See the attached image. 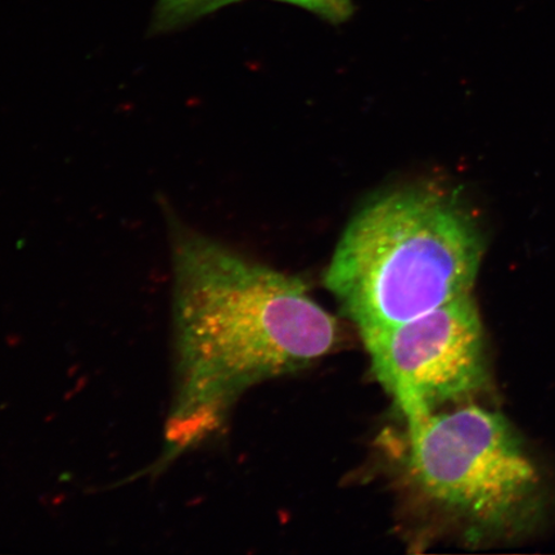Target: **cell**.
Segmentation results:
<instances>
[{"label": "cell", "instance_id": "cell-1", "mask_svg": "<svg viewBox=\"0 0 555 555\" xmlns=\"http://www.w3.org/2000/svg\"><path fill=\"white\" fill-rule=\"evenodd\" d=\"M162 207L177 276L179 436L189 442L249 388L327 357L339 327L301 280L192 231L165 199Z\"/></svg>", "mask_w": 555, "mask_h": 555}, {"label": "cell", "instance_id": "cell-2", "mask_svg": "<svg viewBox=\"0 0 555 555\" xmlns=\"http://www.w3.org/2000/svg\"><path fill=\"white\" fill-rule=\"evenodd\" d=\"M483 253L482 229L460 193L406 185L360 208L324 283L363 336L472 295Z\"/></svg>", "mask_w": 555, "mask_h": 555}, {"label": "cell", "instance_id": "cell-3", "mask_svg": "<svg viewBox=\"0 0 555 555\" xmlns=\"http://www.w3.org/2000/svg\"><path fill=\"white\" fill-rule=\"evenodd\" d=\"M405 426L404 466L423 499L475 529H515L531 515L540 477L504 415L469 404Z\"/></svg>", "mask_w": 555, "mask_h": 555}, {"label": "cell", "instance_id": "cell-4", "mask_svg": "<svg viewBox=\"0 0 555 555\" xmlns=\"http://www.w3.org/2000/svg\"><path fill=\"white\" fill-rule=\"evenodd\" d=\"M362 338L373 373L405 422L474 397L488 382L482 323L472 295Z\"/></svg>", "mask_w": 555, "mask_h": 555}, {"label": "cell", "instance_id": "cell-5", "mask_svg": "<svg viewBox=\"0 0 555 555\" xmlns=\"http://www.w3.org/2000/svg\"><path fill=\"white\" fill-rule=\"evenodd\" d=\"M240 2L242 0H157L149 35L157 37V35L182 29L194 21ZM274 2L298 7L333 25L346 23L356 12L353 0H274Z\"/></svg>", "mask_w": 555, "mask_h": 555}]
</instances>
